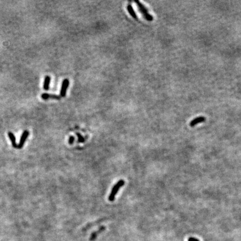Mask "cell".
Segmentation results:
<instances>
[{"instance_id": "cell-3", "label": "cell", "mask_w": 241, "mask_h": 241, "mask_svg": "<svg viewBox=\"0 0 241 241\" xmlns=\"http://www.w3.org/2000/svg\"><path fill=\"white\" fill-rule=\"evenodd\" d=\"M69 85V80L68 79H65L61 84L60 89V96L61 97H65L67 94V91Z\"/></svg>"}, {"instance_id": "cell-1", "label": "cell", "mask_w": 241, "mask_h": 241, "mask_svg": "<svg viewBox=\"0 0 241 241\" xmlns=\"http://www.w3.org/2000/svg\"><path fill=\"white\" fill-rule=\"evenodd\" d=\"M135 2L136 3L139 11L141 13V14L142 15V16L145 18V20H146L148 21H153L154 20L153 16L149 14L147 9L142 4V3H141L138 0L135 1Z\"/></svg>"}, {"instance_id": "cell-2", "label": "cell", "mask_w": 241, "mask_h": 241, "mask_svg": "<svg viewBox=\"0 0 241 241\" xmlns=\"http://www.w3.org/2000/svg\"><path fill=\"white\" fill-rule=\"evenodd\" d=\"M125 183L123 180H120L114 185L108 197V199L110 201H114L116 195L117 194L119 190L125 185Z\"/></svg>"}, {"instance_id": "cell-8", "label": "cell", "mask_w": 241, "mask_h": 241, "mask_svg": "<svg viewBox=\"0 0 241 241\" xmlns=\"http://www.w3.org/2000/svg\"><path fill=\"white\" fill-rule=\"evenodd\" d=\"M51 82V78L49 75L45 76L44 78V85L43 88L45 90H48L50 88V85Z\"/></svg>"}, {"instance_id": "cell-9", "label": "cell", "mask_w": 241, "mask_h": 241, "mask_svg": "<svg viewBox=\"0 0 241 241\" xmlns=\"http://www.w3.org/2000/svg\"><path fill=\"white\" fill-rule=\"evenodd\" d=\"M8 136L9 137V139H10L11 142L12 143L13 146L15 148L17 149L18 144H17V143L16 142V138H15V136L13 134V133L11 132H8Z\"/></svg>"}, {"instance_id": "cell-7", "label": "cell", "mask_w": 241, "mask_h": 241, "mask_svg": "<svg viewBox=\"0 0 241 241\" xmlns=\"http://www.w3.org/2000/svg\"><path fill=\"white\" fill-rule=\"evenodd\" d=\"M105 230V227H101L100 228H99L98 230H96V231H95L94 232H93L92 234H91V236H90V239H89V240L90 241H94L96 238H97V236L99 235V234L100 233H102V232H103L104 230Z\"/></svg>"}, {"instance_id": "cell-5", "label": "cell", "mask_w": 241, "mask_h": 241, "mask_svg": "<svg viewBox=\"0 0 241 241\" xmlns=\"http://www.w3.org/2000/svg\"><path fill=\"white\" fill-rule=\"evenodd\" d=\"M206 118L203 117V116H199L198 117L195 118V119H194L193 120H192L190 122V126L192 127L195 126L196 125H197L199 123H203L205 121Z\"/></svg>"}, {"instance_id": "cell-11", "label": "cell", "mask_w": 241, "mask_h": 241, "mask_svg": "<svg viewBox=\"0 0 241 241\" xmlns=\"http://www.w3.org/2000/svg\"><path fill=\"white\" fill-rule=\"evenodd\" d=\"M188 241H200L198 238L195 237H190L189 238Z\"/></svg>"}, {"instance_id": "cell-6", "label": "cell", "mask_w": 241, "mask_h": 241, "mask_svg": "<svg viewBox=\"0 0 241 241\" xmlns=\"http://www.w3.org/2000/svg\"><path fill=\"white\" fill-rule=\"evenodd\" d=\"M42 99L44 100H48V99H57L59 100L60 99V97L59 96H57L55 94H52L49 93H43L41 96Z\"/></svg>"}, {"instance_id": "cell-4", "label": "cell", "mask_w": 241, "mask_h": 241, "mask_svg": "<svg viewBox=\"0 0 241 241\" xmlns=\"http://www.w3.org/2000/svg\"><path fill=\"white\" fill-rule=\"evenodd\" d=\"M28 135H29V132L28 130H25V131H24V132L22 133V134L21 136L20 142L17 145V149H20L23 147L27 138L28 137Z\"/></svg>"}, {"instance_id": "cell-10", "label": "cell", "mask_w": 241, "mask_h": 241, "mask_svg": "<svg viewBox=\"0 0 241 241\" xmlns=\"http://www.w3.org/2000/svg\"><path fill=\"white\" fill-rule=\"evenodd\" d=\"M127 9L128 12L129 14V15L135 19H137V15L136 14L135 11H134L132 6L131 5H128L127 7Z\"/></svg>"}, {"instance_id": "cell-13", "label": "cell", "mask_w": 241, "mask_h": 241, "mask_svg": "<svg viewBox=\"0 0 241 241\" xmlns=\"http://www.w3.org/2000/svg\"><path fill=\"white\" fill-rule=\"evenodd\" d=\"M78 137H79V139H83V138L82 137V136H81V135L80 134L78 133ZM79 141H81V142H82V141H83V140H82H82H79Z\"/></svg>"}, {"instance_id": "cell-12", "label": "cell", "mask_w": 241, "mask_h": 241, "mask_svg": "<svg viewBox=\"0 0 241 241\" xmlns=\"http://www.w3.org/2000/svg\"><path fill=\"white\" fill-rule=\"evenodd\" d=\"M74 137L73 136H71L70 138H69V143L70 144L73 143V142H74Z\"/></svg>"}]
</instances>
